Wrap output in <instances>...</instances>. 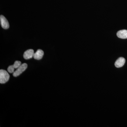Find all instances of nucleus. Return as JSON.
Returning a JSON list of instances; mask_svg holds the SVG:
<instances>
[{
  "mask_svg": "<svg viewBox=\"0 0 127 127\" xmlns=\"http://www.w3.org/2000/svg\"><path fill=\"white\" fill-rule=\"evenodd\" d=\"M125 62V58L123 57H120L116 61L115 63V65L116 67L120 68L124 65Z\"/></svg>",
  "mask_w": 127,
  "mask_h": 127,
  "instance_id": "7",
  "label": "nucleus"
},
{
  "mask_svg": "<svg viewBox=\"0 0 127 127\" xmlns=\"http://www.w3.org/2000/svg\"><path fill=\"white\" fill-rule=\"evenodd\" d=\"M10 75L5 70H0V83L4 84L9 81Z\"/></svg>",
  "mask_w": 127,
  "mask_h": 127,
  "instance_id": "1",
  "label": "nucleus"
},
{
  "mask_svg": "<svg viewBox=\"0 0 127 127\" xmlns=\"http://www.w3.org/2000/svg\"><path fill=\"white\" fill-rule=\"evenodd\" d=\"M27 66V64L26 63L22 64L13 73V76L15 77L18 76L26 69Z\"/></svg>",
  "mask_w": 127,
  "mask_h": 127,
  "instance_id": "2",
  "label": "nucleus"
},
{
  "mask_svg": "<svg viewBox=\"0 0 127 127\" xmlns=\"http://www.w3.org/2000/svg\"><path fill=\"white\" fill-rule=\"evenodd\" d=\"M117 36L122 39H127V30H122L117 32Z\"/></svg>",
  "mask_w": 127,
  "mask_h": 127,
  "instance_id": "8",
  "label": "nucleus"
},
{
  "mask_svg": "<svg viewBox=\"0 0 127 127\" xmlns=\"http://www.w3.org/2000/svg\"><path fill=\"white\" fill-rule=\"evenodd\" d=\"M44 55V52L42 50L39 49L36 52L34 53V59L36 60H40L43 57Z\"/></svg>",
  "mask_w": 127,
  "mask_h": 127,
  "instance_id": "6",
  "label": "nucleus"
},
{
  "mask_svg": "<svg viewBox=\"0 0 127 127\" xmlns=\"http://www.w3.org/2000/svg\"><path fill=\"white\" fill-rule=\"evenodd\" d=\"M0 21L1 27L4 29H8L9 27V24L8 21L4 16L1 15L0 16Z\"/></svg>",
  "mask_w": 127,
  "mask_h": 127,
  "instance_id": "4",
  "label": "nucleus"
},
{
  "mask_svg": "<svg viewBox=\"0 0 127 127\" xmlns=\"http://www.w3.org/2000/svg\"><path fill=\"white\" fill-rule=\"evenodd\" d=\"M34 50L32 49H29L24 52L23 57L25 59H31L34 57Z\"/></svg>",
  "mask_w": 127,
  "mask_h": 127,
  "instance_id": "5",
  "label": "nucleus"
},
{
  "mask_svg": "<svg viewBox=\"0 0 127 127\" xmlns=\"http://www.w3.org/2000/svg\"><path fill=\"white\" fill-rule=\"evenodd\" d=\"M21 62L19 61H16L14 65L9 66L7 68V71L10 73H13L15 71V69H17L21 65Z\"/></svg>",
  "mask_w": 127,
  "mask_h": 127,
  "instance_id": "3",
  "label": "nucleus"
}]
</instances>
